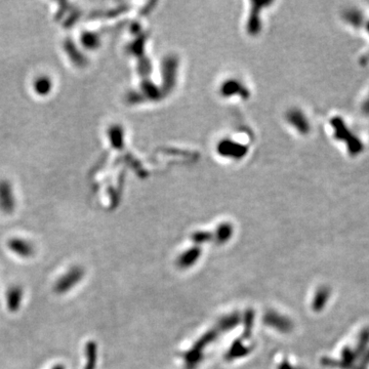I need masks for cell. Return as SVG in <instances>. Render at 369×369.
I'll use <instances>...</instances> for the list:
<instances>
[{"instance_id": "6da1fadb", "label": "cell", "mask_w": 369, "mask_h": 369, "mask_svg": "<svg viewBox=\"0 0 369 369\" xmlns=\"http://www.w3.org/2000/svg\"><path fill=\"white\" fill-rule=\"evenodd\" d=\"M84 271L80 267H73L67 273L62 276L54 284V291L56 293H65L77 285L83 278Z\"/></svg>"}, {"instance_id": "7a4b0ae2", "label": "cell", "mask_w": 369, "mask_h": 369, "mask_svg": "<svg viewBox=\"0 0 369 369\" xmlns=\"http://www.w3.org/2000/svg\"><path fill=\"white\" fill-rule=\"evenodd\" d=\"M10 250L22 258H30L34 254L33 246L22 239H12L9 242Z\"/></svg>"}, {"instance_id": "3957f363", "label": "cell", "mask_w": 369, "mask_h": 369, "mask_svg": "<svg viewBox=\"0 0 369 369\" xmlns=\"http://www.w3.org/2000/svg\"><path fill=\"white\" fill-rule=\"evenodd\" d=\"M23 298V291L19 286H13L7 293V303L10 311L16 312L19 310Z\"/></svg>"}, {"instance_id": "277c9868", "label": "cell", "mask_w": 369, "mask_h": 369, "mask_svg": "<svg viewBox=\"0 0 369 369\" xmlns=\"http://www.w3.org/2000/svg\"><path fill=\"white\" fill-rule=\"evenodd\" d=\"M265 321L267 324L274 326L281 331H288L291 328V323L288 320H286L285 318H282L281 316L273 314V313H269L266 316Z\"/></svg>"}, {"instance_id": "5b68a950", "label": "cell", "mask_w": 369, "mask_h": 369, "mask_svg": "<svg viewBox=\"0 0 369 369\" xmlns=\"http://www.w3.org/2000/svg\"><path fill=\"white\" fill-rule=\"evenodd\" d=\"M85 356L86 364L84 369H96L97 359H98V347L93 341H89L85 346Z\"/></svg>"}, {"instance_id": "8992f818", "label": "cell", "mask_w": 369, "mask_h": 369, "mask_svg": "<svg viewBox=\"0 0 369 369\" xmlns=\"http://www.w3.org/2000/svg\"><path fill=\"white\" fill-rule=\"evenodd\" d=\"M199 257L198 255V252H193L192 255H183L181 257V259H179L178 261V264L181 266V267H188L190 266L191 264H193V262Z\"/></svg>"}, {"instance_id": "52a82bcc", "label": "cell", "mask_w": 369, "mask_h": 369, "mask_svg": "<svg viewBox=\"0 0 369 369\" xmlns=\"http://www.w3.org/2000/svg\"><path fill=\"white\" fill-rule=\"evenodd\" d=\"M51 369H65V367L63 365H62V364H57V365L53 366Z\"/></svg>"}]
</instances>
